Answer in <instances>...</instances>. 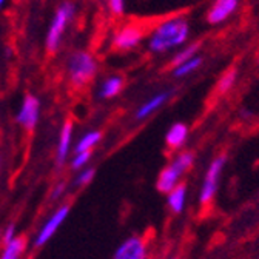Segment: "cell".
Here are the masks:
<instances>
[{
  "mask_svg": "<svg viewBox=\"0 0 259 259\" xmlns=\"http://www.w3.org/2000/svg\"><path fill=\"white\" fill-rule=\"evenodd\" d=\"M101 141H102V133L101 132H97V130H91V132H87L77 141V144L74 147V153L93 151L97 145L101 144Z\"/></svg>",
  "mask_w": 259,
  "mask_h": 259,
  "instance_id": "17",
  "label": "cell"
},
{
  "mask_svg": "<svg viewBox=\"0 0 259 259\" xmlns=\"http://www.w3.org/2000/svg\"><path fill=\"white\" fill-rule=\"evenodd\" d=\"M74 14H76V7L71 2H65L57 8L45 39V47L48 53H56L59 50L65 31H67Z\"/></svg>",
  "mask_w": 259,
  "mask_h": 259,
  "instance_id": "4",
  "label": "cell"
},
{
  "mask_svg": "<svg viewBox=\"0 0 259 259\" xmlns=\"http://www.w3.org/2000/svg\"><path fill=\"white\" fill-rule=\"evenodd\" d=\"M40 119V99L32 94H26L19 107V111L16 114L17 123L26 130V132H32Z\"/></svg>",
  "mask_w": 259,
  "mask_h": 259,
  "instance_id": "7",
  "label": "cell"
},
{
  "mask_svg": "<svg viewBox=\"0 0 259 259\" xmlns=\"http://www.w3.org/2000/svg\"><path fill=\"white\" fill-rule=\"evenodd\" d=\"M190 37V23L185 17L176 16L162 20L150 32L148 48L151 53L160 54L182 47Z\"/></svg>",
  "mask_w": 259,
  "mask_h": 259,
  "instance_id": "1",
  "label": "cell"
},
{
  "mask_svg": "<svg viewBox=\"0 0 259 259\" xmlns=\"http://www.w3.org/2000/svg\"><path fill=\"white\" fill-rule=\"evenodd\" d=\"M0 242H2V238H0Z\"/></svg>",
  "mask_w": 259,
  "mask_h": 259,
  "instance_id": "28",
  "label": "cell"
},
{
  "mask_svg": "<svg viewBox=\"0 0 259 259\" xmlns=\"http://www.w3.org/2000/svg\"><path fill=\"white\" fill-rule=\"evenodd\" d=\"M168 99H170V91H160V93L154 94L153 97H150V99H148L147 102H144V104L138 108V111H136V114H135L136 120L141 122V120L148 119L151 114H154L162 105H164Z\"/></svg>",
  "mask_w": 259,
  "mask_h": 259,
  "instance_id": "12",
  "label": "cell"
},
{
  "mask_svg": "<svg viewBox=\"0 0 259 259\" xmlns=\"http://www.w3.org/2000/svg\"><path fill=\"white\" fill-rule=\"evenodd\" d=\"M188 139V126L182 122H176L170 126L165 135V144L170 150H179Z\"/></svg>",
  "mask_w": 259,
  "mask_h": 259,
  "instance_id": "14",
  "label": "cell"
},
{
  "mask_svg": "<svg viewBox=\"0 0 259 259\" xmlns=\"http://www.w3.org/2000/svg\"><path fill=\"white\" fill-rule=\"evenodd\" d=\"M225 162H227V156L219 154L211 160V164L208 165L207 173H205L204 181H202L201 191H199V204L201 205H207V204H210L213 201L214 194L218 191V184H219L221 173H222V170L225 167Z\"/></svg>",
  "mask_w": 259,
  "mask_h": 259,
  "instance_id": "6",
  "label": "cell"
},
{
  "mask_svg": "<svg viewBox=\"0 0 259 259\" xmlns=\"http://www.w3.org/2000/svg\"><path fill=\"white\" fill-rule=\"evenodd\" d=\"M93 157V151H80V153H73L70 162V168L74 171H80L87 167H90V160Z\"/></svg>",
  "mask_w": 259,
  "mask_h": 259,
  "instance_id": "20",
  "label": "cell"
},
{
  "mask_svg": "<svg viewBox=\"0 0 259 259\" xmlns=\"http://www.w3.org/2000/svg\"><path fill=\"white\" fill-rule=\"evenodd\" d=\"M113 259H148V244L144 236L132 235L116 248Z\"/></svg>",
  "mask_w": 259,
  "mask_h": 259,
  "instance_id": "8",
  "label": "cell"
},
{
  "mask_svg": "<svg viewBox=\"0 0 259 259\" xmlns=\"http://www.w3.org/2000/svg\"><path fill=\"white\" fill-rule=\"evenodd\" d=\"M201 65H202V57L196 56V57L190 59L188 62L179 65V67H175L173 68V76L175 77H185V76L191 74L193 71H196L201 67Z\"/></svg>",
  "mask_w": 259,
  "mask_h": 259,
  "instance_id": "19",
  "label": "cell"
},
{
  "mask_svg": "<svg viewBox=\"0 0 259 259\" xmlns=\"http://www.w3.org/2000/svg\"><path fill=\"white\" fill-rule=\"evenodd\" d=\"M199 48H201V45H199V44H191V45H187L184 50L178 51V53L173 56V59H171V67H173V68H175V67H179V65H182V63L188 62L190 59L196 57V56H198Z\"/></svg>",
  "mask_w": 259,
  "mask_h": 259,
  "instance_id": "18",
  "label": "cell"
},
{
  "mask_svg": "<svg viewBox=\"0 0 259 259\" xmlns=\"http://www.w3.org/2000/svg\"><path fill=\"white\" fill-rule=\"evenodd\" d=\"M5 2H7V0H0V10H2V8H4Z\"/></svg>",
  "mask_w": 259,
  "mask_h": 259,
  "instance_id": "27",
  "label": "cell"
},
{
  "mask_svg": "<svg viewBox=\"0 0 259 259\" xmlns=\"http://www.w3.org/2000/svg\"><path fill=\"white\" fill-rule=\"evenodd\" d=\"M67 193V184L65 182H57L53 188H51V191H50V198L53 199V201H57V199H60V198H63V194Z\"/></svg>",
  "mask_w": 259,
  "mask_h": 259,
  "instance_id": "24",
  "label": "cell"
},
{
  "mask_svg": "<svg viewBox=\"0 0 259 259\" xmlns=\"http://www.w3.org/2000/svg\"><path fill=\"white\" fill-rule=\"evenodd\" d=\"M67 70L71 85L82 88L94 79L97 73V62L88 51H76L68 59Z\"/></svg>",
  "mask_w": 259,
  "mask_h": 259,
  "instance_id": "3",
  "label": "cell"
},
{
  "mask_svg": "<svg viewBox=\"0 0 259 259\" xmlns=\"http://www.w3.org/2000/svg\"><path fill=\"white\" fill-rule=\"evenodd\" d=\"M70 214V205L68 204H62L59 205L47 219L45 222L42 224V227L37 230L34 239H32V247H36V248H42L45 244H48L54 235L59 232V229L63 225V222L67 221Z\"/></svg>",
  "mask_w": 259,
  "mask_h": 259,
  "instance_id": "5",
  "label": "cell"
},
{
  "mask_svg": "<svg viewBox=\"0 0 259 259\" xmlns=\"http://www.w3.org/2000/svg\"><path fill=\"white\" fill-rule=\"evenodd\" d=\"M193 164H194V154L191 151L178 153L170 164L160 170L156 181L157 191L168 194L173 188H176L181 184L182 176L193 167Z\"/></svg>",
  "mask_w": 259,
  "mask_h": 259,
  "instance_id": "2",
  "label": "cell"
},
{
  "mask_svg": "<svg viewBox=\"0 0 259 259\" xmlns=\"http://www.w3.org/2000/svg\"><path fill=\"white\" fill-rule=\"evenodd\" d=\"M19 233H17V227L16 224H8L5 229L0 232V238H2V244H7L10 241H13L14 238H17Z\"/></svg>",
  "mask_w": 259,
  "mask_h": 259,
  "instance_id": "23",
  "label": "cell"
},
{
  "mask_svg": "<svg viewBox=\"0 0 259 259\" xmlns=\"http://www.w3.org/2000/svg\"><path fill=\"white\" fill-rule=\"evenodd\" d=\"M2 167H4V157H2V151H0V178H2Z\"/></svg>",
  "mask_w": 259,
  "mask_h": 259,
  "instance_id": "26",
  "label": "cell"
},
{
  "mask_svg": "<svg viewBox=\"0 0 259 259\" xmlns=\"http://www.w3.org/2000/svg\"><path fill=\"white\" fill-rule=\"evenodd\" d=\"M123 88V79L120 76H110L107 77L99 88L101 99H113Z\"/></svg>",
  "mask_w": 259,
  "mask_h": 259,
  "instance_id": "16",
  "label": "cell"
},
{
  "mask_svg": "<svg viewBox=\"0 0 259 259\" xmlns=\"http://www.w3.org/2000/svg\"><path fill=\"white\" fill-rule=\"evenodd\" d=\"M108 5L114 16H122L125 11V0H108Z\"/></svg>",
  "mask_w": 259,
  "mask_h": 259,
  "instance_id": "25",
  "label": "cell"
},
{
  "mask_svg": "<svg viewBox=\"0 0 259 259\" xmlns=\"http://www.w3.org/2000/svg\"><path fill=\"white\" fill-rule=\"evenodd\" d=\"M144 36H145V32L141 25L128 23V25L122 26L114 34L113 45L119 51H130V50L136 48L142 42Z\"/></svg>",
  "mask_w": 259,
  "mask_h": 259,
  "instance_id": "9",
  "label": "cell"
},
{
  "mask_svg": "<svg viewBox=\"0 0 259 259\" xmlns=\"http://www.w3.org/2000/svg\"><path fill=\"white\" fill-rule=\"evenodd\" d=\"M236 77H238V73L236 70H229L227 71L218 82V91L219 93H227V91H230L233 87H235V82H236Z\"/></svg>",
  "mask_w": 259,
  "mask_h": 259,
  "instance_id": "21",
  "label": "cell"
},
{
  "mask_svg": "<svg viewBox=\"0 0 259 259\" xmlns=\"http://www.w3.org/2000/svg\"><path fill=\"white\" fill-rule=\"evenodd\" d=\"M94 175H96V170L93 167H87L80 171H76V176H74V185L82 188V187H87L91 184V181L94 179Z\"/></svg>",
  "mask_w": 259,
  "mask_h": 259,
  "instance_id": "22",
  "label": "cell"
},
{
  "mask_svg": "<svg viewBox=\"0 0 259 259\" xmlns=\"http://www.w3.org/2000/svg\"><path fill=\"white\" fill-rule=\"evenodd\" d=\"M185 202H187V185L185 184H179L176 188H173L167 194V205L175 214H181L184 211Z\"/></svg>",
  "mask_w": 259,
  "mask_h": 259,
  "instance_id": "15",
  "label": "cell"
},
{
  "mask_svg": "<svg viewBox=\"0 0 259 259\" xmlns=\"http://www.w3.org/2000/svg\"><path fill=\"white\" fill-rule=\"evenodd\" d=\"M73 135H74V126L70 120H67L59 132V139L56 145V164L59 167L65 165L70 159L71 147H73Z\"/></svg>",
  "mask_w": 259,
  "mask_h": 259,
  "instance_id": "10",
  "label": "cell"
},
{
  "mask_svg": "<svg viewBox=\"0 0 259 259\" xmlns=\"http://www.w3.org/2000/svg\"><path fill=\"white\" fill-rule=\"evenodd\" d=\"M28 248V241L25 236H17L13 241L2 244L0 247V259H22L23 254L26 253Z\"/></svg>",
  "mask_w": 259,
  "mask_h": 259,
  "instance_id": "13",
  "label": "cell"
},
{
  "mask_svg": "<svg viewBox=\"0 0 259 259\" xmlns=\"http://www.w3.org/2000/svg\"><path fill=\"white\" fill-rule=\"evenodd\" d=\"M173 259H178V257H173Z\"/></svg>",
  "mask_w": 259,
  "mask_h": 259,
  "instance_id": "29",
  "label": "cell"
},
{
  "mask_svg": "<svg viewBox=\"0 0 259 259\" xmlns=\"http://www.w3.org/2000/svg\"><path fill=\"white\" fill-rule=\"evenodd\" d=\"M238 8V0H213L207 13V22L211 25L222 23L229 19Z\"/></svg>",
  "mask_w": 259,
  "mask_h": 259,
  "instance_id": "11",
  "label": "cell"
}]
</instances>
